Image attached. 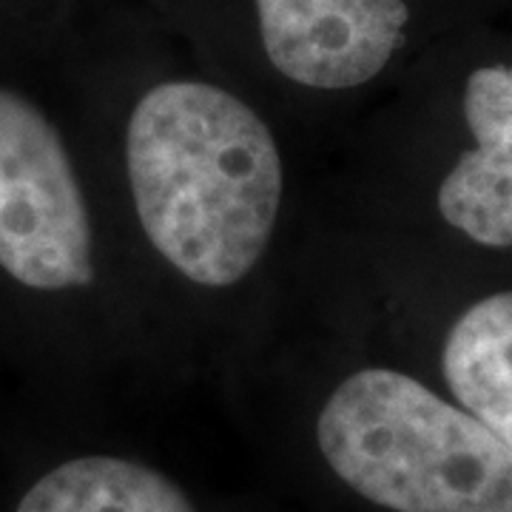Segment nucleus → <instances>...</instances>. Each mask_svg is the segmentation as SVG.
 Segmentation results:
<instances>
[{
  "label": "nucleus",
  "mask_w": 512,
  "mask_h": 512,
  "mask_svg": "<svg viewBox=\"0 0 512 512\" xmlns=\"http://www.w3.org/2000/svg\"><path fill=\"white\" fill-rule=\"evenodd\" d=\"M126 160L151 245L197 285H234L262 259L282 160L239 97L191 80L154 86L128 120Z\"/></svg>",
  "instance_id": "obj_1"
},
{
  "label": "nucleus",
  "mask_w": 512,
  "mask_h": 512,
  "mask_svg": "<svg viewBox=\"0 0 512 512\" xmlns=\"http://www.w3.org/2000/svg\"><path fill=\"white\" fill-rule=\"evenodd\" d=\"M316 436L330 470L384 510L512 512L510 447L399 370L348 376Z\"/></svg>",
  "instance_id": "obj_2"
},
{
  "label": "nucleus",
  "mask_w": 512,
  "mask_h": 512,
  "mask_svg": "<svg viewBox=\"0 0 512 512\" xmlns=\"http://www.w3.org/2000/svg\"><path fill=\"white\" fill-rule=\"evenodd\" d=\"M18 512H194L157 470L126 458L86 456L55 467L20 498Z\"/></svg>",
  "instance_id": "obj_7"
},
{
  "label": "nucleus",
  "mask_w": 512,
  "mask_h": 512,
  "mask_svg": "<svg viewBox=\"0 0 512 512\" xmlns=\"http://www.w3.org/2000/svg\"><path fill=\"white\" fill-rule=\"evenodd\" d=\"M458 404L512 450V291L461 313L441 353Z\"/></svg>",
  "instance_id": "obj_6"
},
{
  "label": "nucleus",
  "mask_w": 512,
  "mask_h": 512,
  "mask_svg": "<svg viewBox=\"0 0 512 512\" xmlns=\"http://www.w3.org/2000/svg\"><path fill=\"white\" fill-rule=\"evenodd\" d=\"M464 120L476 148L461 154L439 188L444 220L478 245H512V66L470 74Z\"/></svg>",
  "instance_id": "obj_5"
},
{
  "label": "nucleus",
  "mask_w": 512,
  "mask_h": 512,
  "mask_svg": "<svg viewBox=\"0 0 512 512\" xmlns=\"http://www.w3.org/2000/svg\"><path fill=\"white\" fill-rule=\"evenodd\" d=\"M262 46L279 72L311 89H353L402 49L404 0H256Z\"/></svg>",
  "instance_id": "obj_4"
},
{
  "label": "nucleus",
  "mask_w": 512,
  "mask_h": 512,
  "mask_svg": "<svg viewBox=\"0 0 512 512\" xmlns=\"http://www.w3.org/2000/svg\"><path fill=\"white\" fill-rule=\"evenodd\" d=\"M0 268L35 291L94 279L92 225L72 160L46 114L0 89Z\"/></svg>",
  "instance_id": "obj_3"
}]
</instances>
